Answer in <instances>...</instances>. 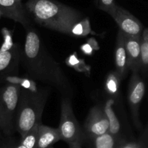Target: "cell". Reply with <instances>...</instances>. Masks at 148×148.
I'll return each instance as SVG.
<instances>
[{"instance_id":"1","label":"cell","mask_w":148,"mask_h":148,"mask_svg":"<svg viewBox=\"0 0 148 148\" xmlns=\"http://www.w3.org/2000/svg\"><path fill=\"white\" fill-rule=\"evenodd\" d=\"M21 64L32 81L55 88L64 96L71 97L73 88L60 64L52 58L38 31L33 26L25 29Z\"/></svg>"},{"instance_id":"2","label":"cell","mask_w":148,"mask_h":148,"mask_svg":"<svg viewBox=\"0 0 148 148\" xmlns=\"http://www.w3.org/2000/svg\"><path fill=\"white\" fill-rule=\"evenodd\" d=\"M25 7L37 24L69 36L74 25L84 18L80 11L55 0H28Z\"/></svg>"},{"instance_id":"3","label":"cell","mask_w":148,"mask_h":148,"mask_svg":"<svg viewBox=\"0 0 148 148\" xmlns=\"http://www.w3.org/2000/svg\"><path fill=\"white\" fill-rule=\"evenodd\" d=\"M50 93L49 86L40 89L22 86L15 120V131L21 137L36 124L42 123V114Z\"/></svg>"},{"instance_id":"4","label":"cell","mask_w":148,"mask_h":148,"mask_svg":"<svg viewBox=\"0 0 148 148\" xmlns=\"http://www.w3.org/2000/svg\"><path fill=\"white\" fill-rule=\"evenodd\" d=\"M15 77L9 78L0 86V130L7 136H12L16 132L15 115L22 86Z\"/></svg>"},{"instance_id":"5","label":"cell","mask_w":148,"mask_h":148,"mask_svg":"<svg viewBox=\"0 0 148 148\" xmlns=\"http://www.w3.org/2000/svg\"><path fill=\"white\" fill-rule=\"evenodd\" d=\"M61 140L66 143L79 142L82 145L86 140L82 126L78 121L71 105V97H62L60 104V119L59 126Z\"/></svg>"},{"instance_id":"6","label":"cell","mask_w":148,"mask_h":148,"mask_svg":"<svg viewBox=\"0 0 148 148\" xmlns=\"http://www.w3.org/2000/svg\"><path fill=\"white\" fill-rule=\"evenodd\" d=\"M146 86L140 73L132 72L129 83L127 100L131 112L132 122L138 130L142 129L139 109L145 94Z\"/></svg>"},{"instance_id":"7","label":"cell","mask_w":148,"mask_h":148,"mask_svg":"<svg viewBox=\"0 0 148 148\" xmlns=\"http://www.w3.org/2000/svg\"><path fill=\"white\" fill-rule=\"evenodd\" d=\"M22 47L19 44L12 43L0 49V85L6 83L8 79L16 76L21 65Z\"/></svg>"},{"instance_id":"8","label":"cell","mask_w":148,"mask_h":148,"mask_svg":"<svg viewBox=\"0 0 148 148\" xmlns=\"http://www.w3.org/2000/svg\"><path fill=\"white\" fill-rule=\"evenodd\" d=\"M82 129L86 139L102 136L108 133L109 121L104 110L103 104H96L91 108Z\"/></svg>"},{"instance_id":"9","label":"cell","mask_w":148,"mask_h":148,"mask_svg":"<svg viewBox=\"0 0 148 148\" xmlns=\"http://www.w3.org/2000/svg\"><path fill=\"white\" fill-rule=\"evenodd\" d=\"M110 15L123 34L134 36H142L144 27L141 21L124 8L117 5Z\"/></svg>"},{"instance_id":"10","label":"cell","mask_w":148,"mask_h":148,"mask_svg":"<svg viewBox=\"0 0 148 148\" xmlns=\"http://www.w3.org/2000/svg\"><path fill=\"white\" fill-rule=\"evenodd\" d=\"M0 12L2 17L21 24L24 29L33 26L29 13L21 0H0Z\"/></svg>"},{"instance_id":"11","label":"cell","mask_w":148,"mask_h":148,"mask_svg":"<svg viewBox=\"0 0 148 148\" xmlns=\"http://www.w3.org/2000/svg\"><path fill=\"white\" fill-rule=\"evenodd\" d=\"M125 47L127 54L129 71L140 73L141 68V36H134L123 34Z\"/></svg>"},{"instance_id":"12","label":"cell","mask_w":148,"mask_h":148,"mask_svg":"<svg viewBox=\"0 0 148 148\" xmlns=\"http://www.w3.org/2000/svg\"><path fill=\"white\" fill-rule=\"evenodd\" d=\"M115 71L119 74L122 80L126 78L129 73V62H128L127 54L125 47L123 34L119 30L116 36V45L114 52Z\"/></svg>"},{"instance_id":"13","label":"cell","mask_w":148,"mask_h":148,"mask_svg":"<svg viewBox=\"0 0 148 148\" xmlns=\"http://www.w3.org/2000/svg\"><path fill=\"white\" fill-rule=\"evenodd\" d=\"M102 104H103L104 110H105L107 117L108 119V121H109L108 133L110 134L112 136H113L119 140H121L125 138H129L123 132V126H122L120 120L113 109V105H114L113 101L110 98H108L107 100Z\"/></svg>"},{"instance_id":"14","label":"cell","mask_w":148,"mask_h":148,"mask_svg":"<svg viewBox=\"0 0 148 148\" xmlns=\"http://www.w3.org/2000/svg\"><path fill=\"white\" fill-rule=\"evenodd\" d=\"M61 140L58 128H52L39 123L37 135L36 148H49Z\"/></svg>"},{"instance_id":"15","label":"cell","mask_w":148,"mask_h":148,"mask_svg":"<svg viewBox=\"0 0 148 148\" xmlns=\"http://www.w3.org/2000/svg\"><path fill=\"white\" fill-rule=\"evenodd\" d=\"M119 74L116 71L109 72L105 78L104 88L107 95L110 99H111L115 103L121 105V83L122 82Z\"/></svg>"},{"instance_id":"16","label":"cell","mask_w":148,"mask_h":148,"mask_svg":"<svg viewBox=\"0 0 148 148\" xmlns=\"http://www.w3.org/2000/svg\"><path fill=\"white\" fill-rule=\"evenodd\" d=\"M119 141L110 134L107 133L102 136L86 139L84 145H86V148H118Z\"/></svg>"},{"instance_id":"17","label":"cell","mask_w":148,"mask_h":148,"mask_svg":"<svg viewBox=\"0 0 148 148\" xmlns=\"http://www.w3.org/2000/svg\"><path fill=\"white\" fill-rule=\"evenodd\" d=\"M92 32L90 22L88 18H84L81 21L74 25L71 31V36H84Z\"/></svg>"},{"instance_id":"18","label":"cell","mask_w":148,"mask_h":148,"mask_svg":"<svg viewBox=\"0 0 148 148\" xmlns=\"http://www.w3.org/2000/svg\"><path fill=\"white\" fill-rule=\"evenodd\" d=\"M140 72L148 73V42L142 38L141 42V68Z\"/></svg>"},{"instance_id":"19","label":"cell","mask_w":148,"mask_h":148,"mask_svg":"<svg viewBox=\"0 0 148 148\" xmlns=\"http://www.w3.org/2000/svg\"><path fill=\"white\" fill-rule=\"evenodd\" d=\"M95 3L98 9L104 11L108 15H110L118 5L115 2V0H95Z\"/></svg>"},{"instance_id":"20","label":"cell","mask_w":148,"mask_h":148,"mask_svg":"<svg viewBox=\"0 0 148 148\" xmlns=\"http://www.w3.org/2000/svg\"><path fill=\"white\" fill-rule=\"evenodd\" d=\"M118 148H144L140 139L125 138L119 141Z\"/></svg>"},{"instance_id":"21","label":"cell","mask_w":148,"mask_h":148,"mask_svg":"<svg viewBox=\"0 0 148 148\" xmlns=\"http://www.w3.org/2000/svg\"><path fill=\"white\" fill-rule=\"evenodd\" d=\"M139 139L142 142V145L144 148H148V125L142 134L141 136L139 137Z\"/></svg>"},{"instance_id":"22","label":"cell","mask_w":148,"mask_h":148,"mask_svg":"<svg viewBox=\"0 0 148 148\" xmlns=\"http://www.w3.org/2000/svg\"><path fill=\"white\" fill-rule=\"evenodd\" d=\"M69 148H82L83 145L79 142H73V143L68 144Z\"/></svg>"},{"instance_id":"23","label":"cell","mask_w":148,"mask_h":148,"mask_svg":"<svg viewBox=\"0 0 148 148\" xmlns=\"http://www.w3.org/2000/svg\"><path fill=\"white\" fill-rule=\"evenodd\" d=\"M142 38L148 42V28H145V29H144L143 32H142Z\"/></svg>"},{"instance_id":"24","label":"cell","mask_w":148,"mask_h":148,"mask_svg":"<svg viewBox=\"0 0 148 148\" xmlns=\"http://www.w3.org/2000/svg\"><path fill=\"white\" fill-rule=\"evenodd\" d=\"M2 14H1V12H0V19H1V18H2Z\"/></svg>"},{"instance_id":"25","label":"cell","mask_w":148,"mask_h":148,"mask_svg":"<svg viewBox=\"0 0 148 148\" xmlns=\"http://www.w3.org/2000/svg\"><path fill=\"white\" fill-rule=\"evenodd\" d=\"M49 148H53V147H49Z\"/></svg>"},{"instance_id":"26","label":"cell","mask_w":148,"mask_h":148,"mask_svg":"<svg viewBox=\"0 0 148 148\" xmlns=\"http://www.w3.org/2000/svg\"><path fill=\"white\" fill-rule=\"evenodd\" d=\"M0 148H2V147H1V146H0Z\"/></svg>"}]
</instances>
